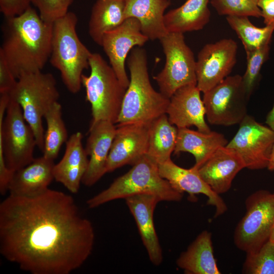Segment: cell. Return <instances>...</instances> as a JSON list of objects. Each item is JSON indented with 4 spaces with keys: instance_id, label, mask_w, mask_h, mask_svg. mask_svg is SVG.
<instances>
[{
    "instance_id": "6da1fadb",
    "label": "cell",
    "mask_w": 274,
    "mask_h": 274,
    "mask_svg": "<svg viewBox=\"0 0 274 274\" xmlns=\"http://www.w3.org/2000/svg\"><path fill=\"white\" fill-rule=\"evenodd\" d=\"M95 234L73 197L48 189L0 203V253L32 274H69L91 255Z\"/></svg>"
},
{
    "instance_id": "7a4b0ae2",
    "label": "cell",
    "mask_w": 274,
    "mask_h": 274,
    "mask_svg": "<svg viewBox=\"0 0 274 274\" xmlns=\"http://www.w3.org/2000/svg\"><path fill=\"white\" fill-rule=\"evenodd\" d=\"M52 31L53 23L31 6L20 15L6 18L0 53L16 79L42 71L50 58Z\"/></svg>"
},
{
    "instance_id": "3957f363",
    "label": "cell",
    "mask_w": 274,
    "mask_h": 274,
    "mask_svg": "<svg viewBox=\"0 0 274 274\" xmlns=\"http://www.w3.org/2000/svg\"><path fill=\"white\" fill-rule=\"evenodd\" d=\"M130 81L117 120V126L138 123H150L166 114L169 98L152 87L145 49L133 48L127 59Z\"/></svg>"
},
{
    "instance_id": "277c9868",
    "label": "cell",
    "mask_w": 274,
    "mask_h": 274,
    "mask_svg": "<svg viewBox=\"0 0 274 274\" xmlns=\"http://www.w3.org/2000/svg\"><path fill=\"white\" fill-rule=\"evenodd\" d=\"M141 194L156 196L160 201H180L183 193L175 190L160 175L158 164L147 155L126 173L116 179L106 189L89 199L88 208Z\"/></svg>"
},
{
    "instance_id": "5b68a950",
    "label": "cell",
    "mask_w": 274,
    "mask_h": 274,
    "mask_svg": "<svg viewBox=\"0 0 274 274\" xmlns=\"http://www.w3.org/2000/svg\"><path fill=\"white\" fill-rule=\"evenodd\" d=\"M77 22L76 15L68 12L53 22L49 58L66 88L74 94L81 89L83 72L89 67L92 54L78 36Z\"/></svg>"
},
{
    "instance_id": "8992f818",
    "label": "cell",
    "mask_w": 274,
    "mask_h": 274,
    "mask_svg": "<svg viewBox=\"0 0 274 274\" xmlns=\"http://www.w3.org/2000/svg\"><path fill=\"white\" fill-rule=\"evenodd\" d=\"M0 94V155L8 169L15 173L34 160L37 144L20 106L8 93Z\"/></svg>"
},
{
    "instance_id": "52a82bcc",
    "label": "cell",
    "mask_w": 274,
    "mask_h": 274,
    "mask_svg": "<svg viewBox=\"0 0 274 274\" xmlns=\"http://www.w3.org/2000/svg\"><path fill=\"white\" fill-rule=\"evenodd\" d=\"M89 62L90 73L82 75V85L91 106L90 124L102 120L116 124L126 88L100 54L92 53Z\"/></svg>"
},
{
    "instance_id": "ba28073f",
    "label": "cell",
    "mask_w": 274,
    "mask_h": 274,
    "mask_svg": "<svg viewBox=\"0 0 274 274\" xmlns=\"http://www.w3.org/2000/svg\"><path fill=\"white\" fill-rule=\"evenodd\" d=\"M8 93L20 106L25 120L34 132L37 146L43 151L45 132L42 119L59 98L55 78L52 74L42 71L24 74Z\"/></svg>"
},
{
    "instance_id": "9c48e42d",
    "label": "cell",
    "mask_w": 274,
    "mask_h": 274,
    "mask_svg": "<svg viewBox=\"0 0 274 274\" xmlns=\"http://www.w3.org/2000/svg\"><path fill=\"white\" fill-rule=\"evenodd\" d=\"M246 213L234 230L235 246L247 253L258 251L267 241L274 226V192L259 190L246 199Z\"/></svg>"
},
{
    "instance_id": "30bf717a",
    "label": "cell",
    "mask_w": 274,
    "mask_h": 274,
    "mask_svg": "<svg viewBox=\"0 0 274 274\" xmlns=\"http://www.w3.org/2000/svg\"><path fill=\"white\" fill-rule=\"evenodd\" d=\"M165 56L163 68L154 79L160 92L170 98L179 88L196 85V60L183 33L168 32L159 40Z\"/></svg>"
},
{
    "instance_id": "8fae6325",
    "label": "cell",
    "mask_w": 274,
    "mask_h": 274,
    "mask_svg": "<svg viewBox=\"0 0 274 274\" xmlns=\"http://www.w3.org/2000/svg\"><path fill=\"white\" fill-rule=\"evenodd\" d=\"M203 93L206 116L215 125L239 124L247 114L249 97L239 75L229 76Z\"/></svg>"
},
{
    "instance_id": "7c38bea8",
    "label": "cell",
    "mask_w": 274,
    "mask_h": 274,
    "mask_svg": "<svg viewBox=\"0 0 274 274\" xmlns=\"http://www.w3.org/2000/svg\"><path fill=\"white\" fill-rule=\"evenodd\" d=\"M235 135L226 146L235 151L247 168H267L274 144V130L247 115L239 124Z\"/></svg>"
},
{
    "instance_id": "4fadbf2b",
    "label": "cell",
    "mask_w": 274,
    "mask_h": 274,
    "mask_svg": "<svg viewBox=\"0 0 274 274\" xmlns=\"http://www.w3.org/2000/svg\"><path fill=\"white\" fill-rule=\"evenodd\" d=\"M237 45L231 39L205 45L196 60V86L204 93L229 76L236 62Z\"/></svg>"
},
{
    "instance_id": "5bb4252c",
    "label": "cell",
    "mask_w": 274,
    "mask_h": 274,
    "mask_svg": "<svg viewBox=\"0 0 274 274\" xmlns=\"http://www.w3.org/2000/svg\"><path fill=\"white\" fill-rule=\"evenodd\" d=\"M148 40L141 31L139 20L133 17L126 19L118 27L104 35L101 46L117 78L126 89L130 81L125 67L127 56L134 47H141Z\"/></svg>"
},
{
    "instance_id": "9a60e30c",
    "label": "cell",
    "mask_w": 274,
    "mask_h": 274,
    "mask_svg": "<svg viewBox=\"0 0 274 274\" xmlns=\"http://www.w3.org/2000/svg\"><path fill=\"white\" fill-rule=\"evenodd\" d=\"M150 123L116 126L108 158L107 173L125 165L133 166L147 155Z\"/></svg>"
},
{
    "instance_id": "2e32d148",
    "label": "cell",
    "mask_w": 274,
    "mask_h": 274,
    "mask_svg": "<svg viewBox=\"0 0 274 274\" xmlns=\"http://www.w3.org/2000/svg\"><path fill=\"white\" fill-rule=\"evenodd\" d=\"M158 165L161 176L177 191L182 193L186 192L193 198L195 195L199 194L207 196V204L215 208L214 217H219L227 211V207L224 200L202 179L198 169L193 166L189 169L181 167L171 159Z\"/></svg>"
},
{
    "instance_id": "e0dca14e",
    "label": "cell",
    "mask_w": 274,
    "mask_h": 274,
    "mask_svg": "<svg viewBox=\"0 0 274 274\" xmlns=\"http://www.w3.org/2000/svg\"><path fill=\"white\" fill-rule=\"evenodd\" d=\"M196 85L178 89L169 98L166 115L171 124L178 128L195 126L202 132L211 131L204 118L206 111Z\"/></svg>"
},
{
    "instance_id": "ac0fdd59",
    "label": "cell",
    "mask_w": 274,
    "mask_h": 274,
    "mask_svg": "<svg viewBox=\"0 0 274 274\" xmlns=\"http://www.w3.org/2000/svg\"><path fill=\"white\" fill-rule=\"evenodd\" d=\"M116 128L114 123L109 121L90 124L85 148L89 159L82 180L84 185H93L107 173L108 158Z\"/></svg>"
},
{
    "instance_id": "d6986e66",
    "label": "cell",
    "mask_w": 274,
    "mask_h": 274,
    "mask_svg": "<svg viewBox=\"0 0 274 274\" xmlns=\"http://www.w3.org/2000/svg\"><path fill=\"white\" fill-rule=\"evenodd\" d=\"M126 204L132 215L149 259L154 265L161 264L162 251L155 229L153 213L160 201L156 196L141 194L125 199Z\"/></svg>"
},
{
    "instance_id": "ffe728a7",
    "label": "cell",
    "mask_w": 274,
    "mask_h": 274,
    "mask_svg": "<svg viewBox=\"0 0 274 274\" xmlns=\"http://www.w3.org/2000/svg\"><path fill=\"white\" fill-rule=\"evenodd\" d=\"M245 164L234 150L223 146L217 150L198 169L202 179L217 194L227 192L236 175Z\"/></svg>"
},
{
    "instance_id": "44dd1931",
    "label": "cell",
    "mask_w": 274,
    "mask_h": 274,
    "mask_svg": "<svg viewBox=\"0 0 274 274\" xmlns=\"http://www.w3.org/2000/svg\"><path fill=\"white\" fill-rule=\"evenodd\" d=\"M82 138L80 131L72 134L65 143L62 159L53 167L54 179L72 193L78 192L88 163Z\"/></svg>"
},
{
    "instance_id": "7402d4cb",
    "label": "cell",
    "mask_w": 274,
    "mask_h": 274,
    "mask_svg": "<svg viewBox=\"0 0 274 274\" xmlns=\"http://www.w3.org/2000/svg\"><path fill=\"white\" fill-rule=\"evenodd\" d=\"M54 160L44 156L15 172L9 185L10 194L31 197L45 192L54 179Z\"/></svg>"
},
{
    "instance_id": "603a6c76",
    "label": "cell",
    "mask_w": 274,
    "mask_h": 274,
    "mask_svg": "<svg viewBox=\"0 0 274 274\" xmlns=\"http://www.w3.org/2000/svg\"><path fill=\"white\" fill-rule=\"evenodd\" d=\"M125 19L133 17L141 25L142 33L149 40H160L168 33L164 22V11L168 0H125Z\"/></svg>"
},
{
    "instance_id": "cb8c5ba5",
    "label": "cell",
    "mask_w": 274,
    "mask_h": 274,
    "mask_svg": "<svg viewBox=\"0 0 274 274\" xmlns=\"http://www.w3.org/2000/svg\"><path fill=\"white\" fill-rule=\"evenodd\" d=\"M228 142L219 132L211 131L202 132L188 128H178L175 154L187 152L195 158L194 167L198 169L219 148L226 146Z\"/></svg>"
},
{
    "instance_id": "d4e9b609",
    "label": "cell",
    "mask_w": 274,
    "mask_h": 274,
    "mask_svg": "<svg viewBox=\"0 0 274 274\" xmlns=\"http://www.w3.org/2000/svg\"><path fill=\"white\" fill-rule=\"evenodd\" d=\"M176 264L187 273L220 274L214 257L211 233L207 230L200 233L181 253Z\"/></svg>"
},
{
    "instance_id": "484cf974",
    "label": "cell",
    "mask_w": 274,
    "mask_h": 274,
    "mask_svg": "<svg viewBox=\"0 0 274 274\" xmlns=\"http://www.w3.org/2000/svg\"><path fill=\"white\" fill-rule=\"evenodd\" d=\"M210 0H187L180 7L164 15V22L168 32L184 33L202 29L210 21Z\"/></svg>"
},
{
    "instance_id": "4316f807",
    "label": "cell",
    "mask_w": 274,
    "mask_h": 274,
    "mask_svg": "<svg viewBox=\"0 0 274 274\" xmlns=\"http://www.w3.org/2000/svg\"><path fill=\"white\" fill-rule=\"evenodd\" d=\"M125 6V0L96 1L88 24L89 34L96 44L101 46L104 34L124 22Z\"/></svg>"
},
{
    "instance_id": "83f0119b",
    "label": "cell",
    "mask_w": 274,
    "mask_h": 274,
    "mask_svg": "<svg viewBox=\"0 0 274 274\" xmlns=\"http://www.w3.org/2000/svg\"><path fill=\"white\" fill-rule=\"evenodd\" d=\"M178 135V128L164 114L150 123L147 155L158 164L170 159Z\"/></svg>"
},
{
    "instance_id": "f1b7e54d",
    "label": "cell",
    "mask_w": 274,
    "mask_h": 274,
    "mask_svg": "<svg viewBox=\"0 0 274 274\" xmlns=\"http://www.w3.org/2000/svg\"><path fill=\"white\" fill-rule=\"evenodd\" d=\"M47 124V130L44 135V157L54 160L59 153L61 147L66 143L68 133L62 118V107L57 101L53 104L44 115Z\"/></svg>"
},
{
    "instance_id": "f546056e",
    "label": "cell",
    "mask_w": 274,
    "mask_h": 274,
    "mask_svg": "<svg viewBox=\"0 0 274 274\" xmlns=\"http://www.w3.org/2000/svg\"><path fill=\"white\" fill-rule=\"evenodd\" d=\"M226 19L230 27L241 40L245 51L257 49L270 44L274 27H258L250 21L248 17L229 16Z\"/></svg>"
},
{
    "instance_id": "4dcf8cb0",
    "label": "cell",
    "mask_w": 274,
    "mask_h": 274,
    "mask_svg": "<svg viewBox=\"0 0 274 274\" xmlns=\"http://www.w3.org/2000/svg\"><path fill=\"white\" fill-rule=\"evenodd\" d=\"M243 272L274 274V243L268 241L257 252L246 253Z\"/></svg>"
},
{
    "instance_id": "1f68e13d",
    "label": "cell",
    "mask_w": 274,
    "mask_h": 274,
    "mask_svg": "<svg viewBox=\"0 0 274 274\" xmlns=\"http://www.w3.org/2000/svg\"><path fill=\"white\" fill-rule=\"evenodd\" d=\"M269 50V44H267L257 49L246 52L247 66L242 79L249 98L258 85L261 67L268 59Z\"/></svg>"
},
{
    "instance_id": "d6a6232c",
    "label": "cell",
    "mask_w": 274,
    "mask_h": 274,
    "mask_svg": "<svg viewBox=\"0 0 274 274\" xmlns=\"http://www.w3.org/2000/svg\"><path fill=\"white\" fill-rule=\"evenodd\" d=\"M210 3L220 15L261 17L257 0H211Z\"/></svg>"
},
{
    "instance_id": "836d02e7",
    "label": "cell",
    "mask_w": 274,
    "mask_h": 274,
    "mask_svg": "<svg viewBox=\"0 0 274 274\" xmlns=\"http://www.w3.org/2000/svg\"><path fill=\"white\" fill-rule=\"evenodd\" d=\"M73 0H32L39 11L41 18L46 22L53 23L64 16Z\"/></svg>"
},
{
    "instance_id": "e575fe53",
    "label": "cell",
    "mask_w": 274,
    "mask_h": 274,
    "mask_svg": "<svg viewBox=\"0 0 274 274\" xmlns=\"http://www.w3.org/2000/svg\"><path fill=\"white\" fill-rule=\"evenodd\" d=\"M32 0H0V11L5 18L18 16L29 7Z\"/></svg>"
},
{
    "instance_id": "d590c367",
    "label": "cell",
    "mask_w": 274,
    "mask_h": 274,
    "mask_svg": "<svg viewBox=\"0 0 274 274\" xmlns=\"http://www.w3.org/2000/svg\"><path fill=\"white\" fill-rule=\"evenodd\" d=\"M17 80L4 57L0 53V93H9L15 85Z\"/></svg>"
},
{
    "instance_id": "8d00e7d4",
    "label": "cell",
    "mask_w": 274,
    "mask_h": 274,
    "mask_svg": "<svg viewBox=\"0 0 274 274\" xmlns=\"http://www.w3.org/2000/svg\"><path fill=\"white\" fill-rule=\"evenodd\" d=\"M265 25L274 27V0H257Z\"/></svg>"
},
{
    "instance_id": "74e56055",
    "label": "cell",
    "mask_w": 274,
    "mask_h": 274,
    "mask_svg": "<svg viewBox=\"0 0 274 274\" xmlns=\"http://www.w3.org/2000/svg\"><path fill=\"white\" fill-rule=\"evenodd\" d=\"M265 123L268 126L274 130V104L266 116Z\"/></svg>"
},
{
    "instance_id": "f35d334b",
    "label": "cell",
    "mask_w": 274,
    "mask_h": 274,
    "mask_svg": "<svg viewBox=\"0 0 274 274\" xmlns=\"http://www.w3.org/2000/svg\"><path fill=\"white\" fill-rule=\"evenodd\" d=\"M267 169L270 171H274V144L272 147L270 159L267 166Z\"/></svg>"
},
{
    "instance_id": "ab89813d",
    "label": "cell",
    "mask_w": 274,
    "mask_h": 274,
    "mask_svg": "<svg viewBox=\"0 0 274 274\" xmlns=\"http://www.w3.org/2000/svg\"><path fill=\"white\" fill-rule=\"evenodd\" d=\"M269 241L274 243V226L271 230Z\"/></svg>"
}]
</instances>
